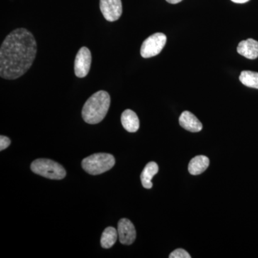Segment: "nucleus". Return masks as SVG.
Returning a JSON list of instances; mask_svg holds the SVG:
<instances>
[{
    "instance_id": "obj_1",
    "label": "nucleus",
    "mask_w": 258,
    "mask_h": 258,
    "mask_svg": "<svg viewBox=\"0 0 258 258\" xmlns=\"http://www.w3.org/2000/svg\"><path fill=\"white\" fill-rule=\"evenodd\" d=\"M37 53V42L32 34L25 28L10 32L0 48V76L15 80L28 72Z\"/></svg>"
},
{
    "instance_id": "obj_2",
    "label": "nucleus",
    "mask_w": 258,
    "mask_h": 258,
    "mask_svg": "<svg viewBox=\"0 0 258 258\" xmlns=\"http://www.w3.org/2000/svg\"><path fill=\"white\" fill-rule=\"evenodd\" d=\"M111 104V97L104 91L95 93L83 106V120L89 124H97L106 117Z\"/></svg>"
},
{
    "instance_id": "obj_3",
    "label": "nucleus",
    "mask_w": 258,
    "mask_h": 258,
    "mask_svg": "<svg viewBox=\"0 0 258 258\" xmlns=\"http://www.w3.org/2000/svg\"><path fill=\"white\" fill-rule=\"evenodd\" d=\"M115 158L106 153H98L85 158L82 161V167L91 175H98L110 170L115 164Z\"/></svg>"
},
{
    "instance_id": "obj_4",
    "label": "nucleus",
    "mask_w": 258,
    "mask_h": 258,
    "mask_svg": "<svg viewBox=\"0 0 258 258\" xmlns=\"http://www.w3.org/2000/svg\"><path fill=\"white\" fill-rule=\"evenodd\" d=\"M30 167L35 174L47 179H62L66 176L63 166L50 159H36L32 163Z\"/></svg>"
},
{
    "instance_id": "obj_5",
    "label": "nucleus",
    "mask_w": 258,
    "mask_h": 258,
    "mask_svg": "<svg viewBox=\"0 0 258 258\" xmlns=\"http://www.w3.org/2000/svg\"><path fill=\"white\" fill-rule=\"evenodd\" d=\"M166 36L161 32L154 34L144 40L141 47V55L144 58H149L159 55L165 46Z\"/></svg>"
},
{
    "instance_id": "obj_6",
    "label": "nucleus",
    "mask_w": 258,
    "mask_h": 258,
    "mask_svg": "<svg viewBox=\"0 0 258 258\" xmlns=\"http://www.w3.org/2000/svg\"><path fill=\"white\" fill-rule=\"evenodd\" d=\"M91 51L86 47L80 49L74 63L75 74L77 77L85 78L89 73L91 64Z\"/></svg>"
},
{
    "instance_id": "obj_7",
    "label": "nucleus",
    "mask_w": 258,
    "mask_h": 258,
    "mask_svg": "<svg viewBox=\"0 0 258 258\" xmlns=\"http://www.w3.org/2000/svg\"><path fill=\"white\" fill-rule=\"evenodd\" d=\"M100 9L106 20L116 21L122 15L121 0H100Z\"/></svg>"
},
{
    "instance_id": "obj_8",
    "label": "nucleus",
    "mask_w": 258,
    "mask_h": 258,
    "mask_svg": "<svg viewBox=\"0 0 258 258\" xmlns=\"http://www.w3.org/2000/svg\"><path fill=\"white\" fill-rule=\"evenodd\" d=\"M118 235L120 243L132 244L137 237L135 227L128 219H121L118 223Z\"/></svg>"
},
{
    "instance_id": "obj_9",
    "label": "nucleus",
    "mask_w": 258,
    "mask_h": 258,
    "mask_svg": "<svg viewBox=\"0 0 258 258\" xmlns=\"http://www.w3.org/2000/svg\"><path fill=\"white\" fill-rule=\"evenodd\" d=\"M237 50L246 58L254 60L258 57V42L252 38L242 40L239 43Z\"/></svg>"
},
{
    "instance_id": "obj_10",
    "label": "nucleus",
    "mask_w": 258,
    "mask_h": 258,
    "mask_svg": "<svg viewBox=\"0 0 258 258\" xmlns=\"http://www.w3.org/2000/svg\"><path fill=\"white\" fill-rule=\"evenodd\" d=\"M179 124L182 128L189 132H200L203 129V124L193 113L189 111H184L179 117Z\"/></svg>"
},
{
    "instance_id": "obj_11",
    "label": "nucleus",
    "mask_w": 258,
    "mask_h": 258,
    "mask_svg": "<svg viewBox=\"0 0 258 258\" xmlns=\"http://www.w3.org/2000/svg\"><path fill=\"white\" fill-rule=\"evenodd\" d=\"M121 123L123 128L130 132L134 133L137 132L139 128V119L137 113L132 110L127 109L122 113Z\"/></svg>"
},
{
    "instance_id": "obj_12",
    "label": "nucleus",
    "mask_w": 258,
    "mask_h": 258,
    "mask_svg": "<svg viewBox=\"0 0 258 258\" xmlns=\"http://www.w3.org/2000/svg\"><path fill=\"white\" fill-rule=\"evenodd\" d=\"M158 171H159V166L157 163L153 161L148 163L141 174V180L144 188L146 189L152 188V180L153 177L157 174Z\"/></svg>"
},
{
    "instance_id": "obj_13",
    "label": "nucleus",
    "mask_w": 258,
    "mask_h": 258,
    "mask_svg": "<svg viewBox=\"0 0 258 258\" xmlns=\"http://www.w3.org/2000/svg\"><path fill=\"white\" fill-rule=\"evenodd\" d=\"M210 160L205 156H198L190 161L188 169L192 175H199L208 169Z\"/></svg>"
},
{
    "instance_id": "obj_14",
    "label": "nucleus",
    "mask_w": 258,
    "mask_h": 258,
    "mask_svg": "<svg viewBox=\"0 0 258 258\" xmlns=\"http://www.w3.org/2000/svg\"><path fill=\"white\" fill-rule=\"evenodd\" d=\"M118 235V231L114 227H107L102 234L101 238L102 247L105 249L111 248L116 242Z\"/></svg>"
},
{
    "instance_id": "obj_15",
    "label": "nucleus",
    "mask_w": 258,
    "mask_h": 258,
    "mask_svg": "<svg viewBox=\"0 0 258 258\" xmlns=\"http://www.w3.org/2000/svg\"><path fill=\"white\" fill-rule=\"evenodd\" d=\"M240 81L247 87L258 89V73L244 71L240 74Z\"/></svg>"
},
{
    "instance_id": "obj_16",
    "label": "nucleus",
    "mask_w": 258,
    "mask_h": 258,
    "mask_svg": "<svg viewBox=\"0 0 258 258\" xmlns=\"http://www.w3.org/2000/svg\"><path fill=\"white\" fill-rule=\"evenodd\" d=\"M191 256L183 249H177L169 254V258H190Z\"/></svg>"
},
{
    "instance_id": "obj_17",
    "label": "nucleus",
    "mask_w": 258,
    "mask_h": 258,
    "mask_svg": "<svg viewBox=\"0 0 258 258\" xmlns=\"http://www.w3.org/2000/svg\"><path fill=\"white\" fill-rule=\"evenodd\" d=\"M10 139L8 137L2 135L0 137V150L3 151L10 145Z\"/></svg>"
},
{
    "instance_id": "obj_18",
    "label": "nucleus",
    "mask_w": 258,
    "mask_h": 258,
    "mask_svg": "<svg viewBox=\"0 0 258 258\" xmlns=\"http://www.w3.org/2000/svg\"><path fill=\"white\" fill-rule=\"evenodd\" d=\"M235 3H239V4H243V3H247L249 0H231Z\"/></svg>"
},
{
    "instance_id": "obj_19",
    "label": "nucleus",
    "mask_w": 258,
    "mask_h": 258,
    "mask_svg": "<svg viewBox=\"0 0 258 258\" xmlns=\"http://www.w3.org/2000/svg\"><path fill=\"white\" fill-rule=\"evenodd\" d=\"M167 3H170V4H177V3H180V2L182 1V0H166Z\"/></svg>"
}]
</instances>
